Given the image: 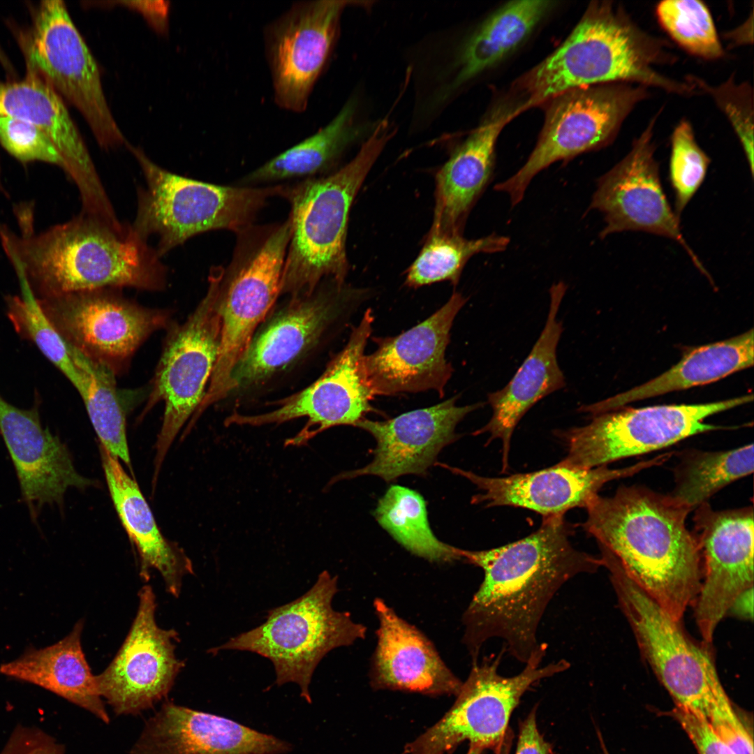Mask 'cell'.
Segmentation results:
<instances>
[{
  "instance_id": "6da1fadb",
  "label": "cell",
  "mask_w": 754,
  "mask_h": 754,
  "mask_svg": "<svg viewBox=\"0 0 754 754\" xmlns=\"http://www.w3.org/2000/svg\"><path fill=\"white\" fill-rule=\"evenodd\" d=\"M573 526L564 516L542 517L540 528L509 544L485 550L459 549L461 559L480 568L484 577L463 615V642L472 661L490 639L526 663L541 643L538 630L560 588L602 566L600 558L573 547Z\"/></svg>"
},
{
  "instance_id": "7a4b0ae2",
  "label": "cell",
  "mask_w": 754,
  "mask_h": 754,
  "mask_svg": "<svg viewBox=\"0 0 754 754\" xmlns=\"http://www.w3.org/2000/svg\"><path fill=\"white\" fill-rule=\"evenodd\" d=\"M583 529L600 557L615 561L672 619L693 605L702 579L701 556L686 521L691 512L668 494L638 485L598 495L586 508Z\"/></svg>"
},
{
  "instance_id": "3957f363",
  "label": "cell",
  "mask_w": 754,
  "mask_h": 754,
  "mask_svg": "<svg viewBox=\"0 0 754 754\" xmlns=\"http://www.w3.org/2000/svg\"><path fill=\"white\" fill-rule=\"evenodd\" d=\"M24 223L17 235L0 227V237L17 276L38 298L103 288L165 287L167 267L131 225L119 231L82 213L39 233Z\"/></svg>"
},
{
  "instance_id": "277c9868",
  "label": "cell",
  "mask_w": 754,
  "mask_h": 754,
  "mask_svg": "<svg viewBox=\"0 0 754 754\" xmlns=\"http://www.w3.org/2000/svg\"><path fill=\"white\" fill-rule=\"evenodd\" d=\"M672 57L665 43L640 28L622 6L592 1L566 40L518 79L515 87L525 96L524 110L571 89L609 83L695 94L691 83L657 69Z\"/></svg>"
},
{
  "instance_id": "5b68a950",
  "label": "cell",
  "mask_w": 754,
  "mask_h": 754,
  "mask_svg": "<svg viewBox=\"0 0 754 754\" xmlns=\"http://www.w3.org/2000/svg\"><path fill=\"white\" fill-rule=\"evenodd\" d=\"M396 127L378 121L357 154L324 176L284 183L281 196L290 204V237L281 295H311L324 280L343 283L348 271L347 225L353 200L371 167L393 138Z\"/></svg>"
},
{
  "instance_id": "8992f818",
  "label": "cell",
  "mask_w": 754,
  "mask_h": 754,
  "mask_svg": "<svg viewBox=\"0 0 754 754\" xmlns=\"http://www.w3.org/2000/svg\"><path fill=\"white\" fill-rule=\"evenodd\" d=\"M231 260L211 269L221 323L219 354L201 411L230 392V377L258 325L281 295V278L290 237L289 219L252 224L236 232Z\"/></svg>"
},
{
  "instance_id": "52a82bcc",
  "label": "cell",
  "mask_w": 754,
  "mask_h": 754,
  "mask_svg": "<svg viewBox=\"0 0 754 754\" xmlns=\"http://www.w3.org/2000/svg\"><path fill=\"white\" fill-rule=\"evenodd\" d=\"M127 147L140 164L146 186L138 191L132 228L142 238L158 239L162 256L188 239L214 230L235 233L253 224L268 200L281 195L283 184L223 186L177 175L149 159L142 149Z\"/></svg>"
},
{
  "instance_id": "ba28073f",
  "label": "cell",
  "mask_w": 754,
  "mask_h": 754,
  "mask_svg": "<svg viewBox=\"0 0 754 754\" xmlns=\"http://www.w3.org/2000/svg\"><path fill=\"white\" fill-rule=\"evenodd\" d=\"M337 577L323 570L304 595L269 609L261 625L209 650L246 651L270 660L276 683H297L300 696L311 703L309 687L320 660L332 650L364 639L367 628L346 612L333 609Z\"/></svg>"
},
{
  "instance_id": "9c48e42d",
  "label": "cell",
  "mask_w": 754,
  "mask_h": 754,
  "mask_svg": "<svg viewBox=\"0 0 754 754\" xmlns=\"http://www.w3.org/2000/svg\"><path fill=\"white\" fill-rule=\"evenodd\" d=\"M547 646L541 643L519 674L505 677L498 667L505 651L473 663L451 709L434 726L408 744L406 754H445L460 743L469 747L497 751L507 732L510 718L525 692L541 679L568 670L565 659L541 663Z\"/></svg>"
},
{
  "instance_id": "30bf717a",
  "label": "cell",
  "mask_w": 754,
  "mask_h": 754,
  "mask_svg": "<svg viewBox=\"0 0 754 754\" xmlns=\"http://www.w3.org/2000/svg\"><path fill=\"white\" fill-rule=\"evenodd\" d=\"M647 88L609 83L577 87L552 97L544 103V124L526 163L494 190L508 195L515 207L540 171L608 145L632 110L647 97Z\"/></svg>"
},
{
  "instance_id": "8fae6325",
  "label": "cell",
  "mask_w": 754,
  "mask_h": 754,
  "mask_svg": "<svg viewBox=\"0 0 754 754\" xmlns=\"http://www.w3.org/2000/svg\"><path fill=\"white\" fill-rule=\"evenodd\" d=\"M618 603L639 649L670 693L675 706L707 720L723 688L708 650L680 626L615 562L605 564Z\"/></svg>"
},
{
  "instance_id": "7c38bea8",
  "label": "cell",
  "mask_w": 754,
  "mask_h": 754,
  "mask_svg": "<svg viewBox=\"0 0 754 754\" xmlns=\"http://www.w3.org/2000/svg\"><path fill=\"white\" fill-rule=\"evenodd\" d=\"M21 45L27 72L81 113L101 148L126 145L108 104L96 59L64 1L40 3Z\"/></svg>"
},
{
  "instance_id": "4fadbf2b",
  "label": "cell",
  "mask_w": 754,
  "mask_h": 754,
  "mask_svg": "<svg viewBox=\"0 0 754 754\" xmlns=\"http://www.w3.org/2000/svg\"><path fill=\"white\" fill-rule=\"evenodd\" d=\"M752 401L751 394L706 404L622 407L595 415L586 425L557 431L568 447L560 463L585 469L607 466L696 434L727 429L704 420Z\"/></svg>"
},
{
  "instance_id": "5bb4252c",
  "label": "cell",
  "mask_w": 754,
  "mask_h": 754,
  "mask_svg": "<svg viewBox=\"0 0 754 754\" xmlns=\"http://www.w3.org/2000/svg\"><path fill=\"white\" fill-rule=\"evenodd\" d=\"M221 323L216 288L205 295L182 324L172 326L165 341L146 409L163 401L156 441L155 475L177 434L198 409L217 360Z\"/></svg>"
},
{
  "instance_id": "9a60e30c",
  "label": "cell",
  "mask_w": 754,
  "mask_h": 754,
  "mask_svg": "<svg viewBox=\"0 0 754 754\" xmlns=\"http://www.w3.org/2000/svg\"><path fill=\"white\" fill-rule=\"evenodd\" d=\"M66 342L115 375L140 346L170 323V313L142 306L103 288L38 298Z\"/></svg>"
},
{
  "instance_id": "2e32d148",
  "label": "cell",
  "mask_w": 754,
  "mask_h": 754,
  "mask_svg": "<svg viewBox=\"0 0 754 754\" xmlns=\"http://www.w3.org/2000/svg\"><path fill=\"white\" fill-rule=\"evenodd\" d=\"M348 1L297 2L270 22L265 47L274 99L293 112L306 110L338 39Z\"/></svg>"
},
{
  "instance_id": "e0dca14e",
  "label": "cell",
  "mask_w": 754,
  "mask_h": 754,
  "mask_svg": "<svg viewBox=\"0 0 754 754\" xmlns=\"http://www.w3.org/2000/svg\"><path fill=\"white\" fill-rule=\"evenodd\" d=\"M373 321L372 312L367 309L343 350L309 387L279 401L272 411L252 415L235 413L226 419L225 424H278L306 417L304 427L286 441V446L306 445L317 434L334 426H355L372 409L373 396L364 382L361 364Z\"/></svg>"
},
{
  "instance_id": "ac0fdd59",
  "label": "cell",
  "mask_w": 754,
  "mask_h": 754,
  "mask_svg": "<svg viewBox=\"0 0 754 754\" xmlns=\"http://www.w3.org/2000/svg\"><path fill=\"white\" fill-rule=\"evenodd\" d=\"M694 511L692 533L702 566L695 619L709 645L734 599L753 586V508L715 510L706 502Z\"/></svg>"
},
{
  "instance_id": "d6986e66",
  "label": "cell",
  "mask_w": 754,
  "mask_h": 754,
  "mask_svg": "<svg viewBox=\"0 0 754 754\" xmlns=\"http://www.w3.org/2000/svg\"><path fill=\"white\" fill-rule=\"evenodd\" d=\"M653 118L634 140L628 154L597 182L589 209L604 216L601 239L612 233L643 231L670 238L687 252L696 267L709 274L683 236L680 218L672 210L660 182L656 161Z\"/></svg>"
},
{
  "instance_id": "ffe728a7",
  "label": "cell",
  "mask_w": 754,
  "mask_h": 754,
  "mask_svg": "<svg viewBox=\"0 0 754 754\" xmlns=\"http://www.w3.org/2000/svg\"><path fill=\"white\" fill-rule=\"evenodd\" d=\"M139 604L131 629L110 664L95 676L98 691L117 716L138 715L165 697L184 667L177 658L173 629L160 628L155 620L152 588L139 591Z\"/></svg>"
},
{
  "instance_id": "44dd1931",
  "label": "cell",
  "mask_w": 754,
  "mask_h": 754,
  "mask_svg": "<svg viewBox=\"0 0 754 754\" xmlns=\"http://www.w3.org/2000/svg\"><path fill=\"white\" fill-rule=\"evenodd\" d=\"M467 299L454 292L425 320L402 334L378 340L364 355L361 371L372 396L434 390L443 395L452 368L445 357L450 332Z\"/></svg>"
},
{
  "instance_id": "7402d4cb",
  "label": "cell",
  "mask_w": 754,
  "mask_h": 754,
  "mask_svg": "<svg viewBox=\"0 0 754 754\" xmlns=\"http://www.w3.org/2000/svg\"><path fill=\"white\" fill-rule=\"evenodd\" d=\"M668 459L669 454L663 453L620 468L603 466L585 469L559 462L542 470L501 478L485 477L442 466L468 479L482 491L473 496L472 503H481L487 508H521L548 517L564 516L567 511L575 508H586L606 483L632 476Z\"/></svg>"
},
{
  "instance_id": "603a6c76",
  "label": "cell",
  "mask_w": 754,
  "mask_h": 754,
  "mask_svg": "<svg viewBox=\"0 0 754 754\" xmlns=\"http://www.w3.org/2000/svg\"><path fill=\"white\" fill-rule=\"evenodd\" d=\"M325 281L311 295L291 298L286 308L253 337L232 370L231 392L262 382L317 343L354 292L343 283Z\"/></svg>"
},
{
  "instance_id": "cb8c5ba5",
  "label": "cell",
  "mask_w": 754,
  "mask_h": 754,
  "mask_svg": "<svg viewBox=\"0 0 754 754\" xmlns=\"http://www.w3.org/2000/svg\"><path fill=\"white\" fill-rule=\"evenodd\" d=\"M457 398L385 421L362 418L355 426L375 438L374 459L363 468L344 472L332 481L372 475L389 482L404 475H424L440 451L458 438L455 428L459 422L484 405L480 402L458 406Z\"/></svg>"
},
{
  "instance_id": "d4e9b609",
  "label": "cell",
  "mask_w": 754,
  "mask_h": 754,
  "mask_svg": "<svg viewBox=\"0 0 754 754\" xmlns=\"http://www.w3.org/2000/svg\"><path fill=\"white\" fill-rule=\"evenodd\" d=\"M0 115L25 120L49 138L79 191L81 212L102 219L113 216L86 145L63 98L51 87L29 72L20 81H0Z\"/></svg>"
},
{
  "instance_id": "484cf974",
  "label": "cell",
  "mask_w": 754,
  "mask_h": 754,
  "mask_svg": "<svg viewBox=\"0 0 754 754\" xmlns=\"http://www.w3.org/2000/svg\"><path fill=\"white\" fill-rule=\"evenodd\" d=\"M0 432L32 519L46 504L61 505L68 488L94 484L77 473L59 438L43 427L37 407L17 408L0 394Z\"/></svg>"
},
{
  "instance_id": "4316f807",
  "label": "cell",
  "mask_w": 754,
  "mask_h": 754,
  "mask_svg": "<svg viewBox=\"0 0 754 754\" xmlns=\"http://www.w3.org/2000/svg\"><path fill=\"white\" fill-rule=\"evenodd\" d=\"M292 748L231 719L168 702L145 722L130 754H285Z\"/></svg>"
},
{
  "instance_id": "83f0119b",
  "label": "cell",
  "mask_w": 754,
  "mask_h": 754,
  "mask_svg": "<svg viewBox=\"0 0 754 754\" xmlns=\"http://www.w3.org/2000/svg\"><path fill=\"white\" fill-rule=\"evenodd\" d=\"M374 605L378 628L369 672L373 687L457 695L463 682L448 667L428 637L382 599H375Z\"/></svg>"
},
{
  "instance_id": "f1b7e54d",
  "label": "cell",
  "mask_w": 754,
  "mask_h": 754,
  "mask_svg": "<svg viewBox=\"0 0 754 754\" xmlns=\"http://www.w3.org/2000/svg\"><path fill=\"white\" fill-rule=\"evenodd\" d=\"M566 290L567 286L562 281L551 286L549 309L541 334L509 383L502 389L488 394L491 417L473 433L489 434L488 443L501 440L502 472L509 466L511 437L519 422L538 401L566 386L565 376L557 361L556 348L563 330L557 314Z\"/></svg>"
},
{
  "instance_id": "f546056e",
  "label": "cell",
  "mask_w": 754,
  "mask_h": 754,
  "mask_svg": "<svg viewBox=\"0 0 754 754\" xmlns=\"http://www.w3.org/2000/svg\"><path fill=\"white\" fill-rule=\"evenodd\" d=\"M521 112L519 106L498 110L454 150L436 175L430 232L462 235L471 209L492 179L500 133Z\"/></svg>"
},
{
  "instance_id": "4dcf8cb0",
  "label": "cell",
  "mask_w": 754,
  "mask_h": 754,
  "mask_svg": "<svg viewBox=\"0 0 754 754\" xmlns=\"http://www.w3.org/2000/svg\"><path fill=\"white\" fill-rule=\"evenodd\" d=\"M557 2L516 0L487 17L461 43L442 70L441 85L433 95L436 106L447 103L461 87L494 66L518 47Z\"/></svg>"
},
{
  "instance_id": "1f68e13d",
  "label": "cell",
  "mask_w": 754,
  "mask_h": 754,
  "mask_svg": "<svg viewBox=\"0 0 754 754\" xmlns=\"http://www.w3.org/2000/svg\"><path fill=\"white\" fill-rule=\"evenodd\" d=\"M100 454L113 504L140 556V575L147 580L149 570L156 569L168 592L178 597L184 576L193 574L190 559L161 533L138 484L124 471L119 459L101 444Z\"/></svg>"
},
{
  "instance_id": "d6a6232c",
  "label": "cell",
  "mask_w": 754,
  "mask_h": 754,
  "mask_svg": "<svg viewBox=\"0 0 754 754\" xmlns=\"http://www.w3.org/2000/svg\"><path fill=\"white\" fill-rule=\"evenodd\" d=\"M78 621L64 639L50 646L27 649L0 666V673L42 687L88 711L105 724L110 716L83 653Z\"/></svg>"
},
{
  "instance_id": "836d02e7",
  "label": "cell",
  "mask_w": 754,
  "mask_h": 754,
  "mask_svg": "<svg viewBox=\"0 0 754 754\" xmlns=\"http://www.w3.org/2000/svg\"><path fill=\"white\" fill-rule=\"evenodd\" d=\"M753 362L751 329L732 338L695 348L658 376L603 401L582 405L578 411L592 415L614 411L635 401L715 382L753 366Z\"/></svg>"
},
{
  "instance_id": "e575fe53",
  "label": "cell",
  "mask_w": 754,
  "mask_h": 754,
  "mask_svg": "<svg viewBox=\"0 0 754 754\" xmlns=\"http://www.w3.org/2000/svg\"><path fill=\"white\" fill-rule=\"evenodd\" d=\"M357 107V98L351 96L317 132L247 174L237 185L269 186L326 175L344 151L357 140L366 139L378 123L360 122Z\"/></svg>"
},
{
  "instance_id": "d590c367",
  "label": "cell",
  "mask_w": 754,
  "mask_h": 754,
  "mask_svg": "<svg viewBox=\"0 0 754 754\" xmlns=\"http://www.w3.org/2000/svg\"><path fill=\"white\" fill-rule=\"evenodd\" d=\"M754 470L753 444L721 451L682 452L674 468V487L668 495L694 510L720 489Z\"/></svg>"
},
{
  "instance_id": "8d00e7d4",
  "label": "cell",
  "mask_w": 754,
  "mask_h": 754,
  "mask_svg": "<svg viewBox=\"0 0 754 754\" xmlns=\"http://www.w3.org/2000/svg\"><path fill=\"white\" fill-rule=\"evenodd\" d=\"M379 524L411 553L437 563L461 559L459 549L439 540L427 519L426 503L417 491L392 485L374 511Z\"/></svg>"
},
{
  "instance_id": "74e56055",
  "label": "cell",
  "mask_w": 754,
  "mask_h": 754,
  "mask_svg": "<svg viewBox=\"0 0 754 754\" xmlns=\"http://www.w3.org/2000/svg\"><path fill=\"white\" fill-rule=\"evenodd\" d=\"M510 243L506 236L491 234L475 239L462 235L430 232L406 276L409 286L419 287L450 281L456 285L466 263L475 254L503 251Z\"/></svg>"
},
{
  "instance_id": "f35d334b",
  "label": "cell",
  "mask_w": 754,
  "mask_h": 754,
  "mask_svg": "<svg viewBox=\"0 0 754 754\" xmlns=\"http://www.w3.org/2000/svg\"><path fill=\"white\" fill-rule=\"evenodd\" d=\"M79 360L83 379L77 392L101 444L131 467L126 417L116 387L115 374L81 353Z\"/></svg>"
},
{
  "instance_id": "ab89813d",
  "label": "cell",
  "mask_w": 754,
  "mask_h": 754,
  "mask_svg": "<svg viewBox=\"0 0 754 754\" xmlns=\"http://www.w3.org/2000/svg\"><path fill=\"white\" fill-rule=\"evenodd\" d=\"M17 278L21 293L7 300L9 318L15 329L33 341L77 391L83 374L75 362L73 348L51 324L27 282L21 276Z\"/></svg>"
},
{
  "instance_id": "60d3db41",
  "label": "cell",
  "mask_w": 754,
  "mask_h": 754,
  "mask_svg": "<svg viewBox=\"0 0 754 754\" xmlns=\"http://www.w3.org/2000/svg\"><path fill=\"white\" fill-rule=\"evenodd\" d=\"M658 21L669 36L689 53L705 59L724 51L708 7L697 0H667L656 6Z\"/></svg>"
},
{
  "instance_id": "b9f144b4",
  "label": "cell",
  "mask_w": 754,
  "mask_h": 754,
  "mask_svg": "<svg viewBox=\"0 0 754 754\" xmlns=\"http://www.w3.org/2000/svg\"><path fill=\"white\" fill-rule=\"evenodd\" d=\"M710 159L697 144L691 124L682 120L671 136L670 179L679 218L702 184Z\"/></svg>"
},
{
  "instance_id": "7bdbcfd3",
  "label": "cell",
  "mask_w": 754,
  "mask_h": 754,
  "mask_svg": "<svg viewBox=\"0 0 754 754\" xmlns=\"http://www.w3.org/2000/svg\"><path fill=\"white\" fill-rule=\"evenodd\" d=\"M688 80L696 89L707 92L725 113L742 145L753 175V91L749 84H737L732 77L715 87L697 77Z\"/></svg>"
},
{
  "instance_id": "ee69618b",
  "label": "cell",
  "mask_w": 754,
  "mask_h": 754,
  "mask_svg": "<svg viewBox=\"0 0 754 754\" xmlns=\"http://www.w3.org/2000/svg\"><path fill=\"white\" fill-rule=\"evenodd\" d=\"M0 145L22 163L40 161L63 169V161L49 138L32 124L0 115Z\"/></svg>"
},
{
  "instance_id": "f6af8a7d",
  "label": "cell",
  "mask_w": 754,
  "mask_h": 754,
  "mask_svg": "<svg viewBox=\"0 0 754 754\" xmlns=\"http://www.w3.org/2000/svg\"><path fill=\"white\" fill-rule=\"evenodd\" d=\"M707 722L716 734L737 754H753L752 735L737 714L723 687L715 695Z\"/></svg>"
},
{
  "instance_id": "bcb514c9",
  "label": "cell",
  "mask_w": 754,
  "mask_h": 754,
  "mask_svg": "<svg viewBox=\"0 0 754 754\" xmlns=\"http://www.w3.org/2000/svg\"><path fill=\"white\" fill-rule=\"evenodd\" d=\"M670 715L680 724L698 754H737L716 734L704 718L677 706Z\"/></svg>"
},
{
  "instance_id": "7dc6e473",
  "label": "cell",
  "mask_w": 754,
  "mask_h": 754,
  "mask_svg": "<svg viewBox=\"0 0 754 754\" xmlns=\"http://www.w3.org/2000/svg\"><path fill=\"white\" fill-rule=\"evenodd\" d=\"M65 751L64 745L43 729L18 725L0 754H65Z\"/></svg>"
},
{
  "instance_id": "c3c4849f",
  "label": "cell",
  "mask_w": 754,
  "mask_h": 754,
  "mask_svg": "<svg viewBox=\"0 0 754 754\" xmlns=\"http://www.w3.org/2000/svg\"><path fill=\"white\" fill-rule=\"evenodd\" d=\"M515 754H552V745L538 730L535 709L521 723Z\"/></svg>"
},
{
  "instance_id": "681fc988",
  "label": "cell",
  "mask_w": 754,
  "mask_h": 754,
  "mask_svg": "<svg viewBox=\"0 0 754 754\" xmlns=\"http://www.w3.org/2000/svg\"><path fill=\"white\" fill-rule=\"evenodd\" d=\"M140 13L159 32H165L168 27L169 2L165 1H114Z\"/></svg>"
},
{
  "instance_id": "f907efd6",
  "label": "cell",
  "mask_w": 754,
  "mask_h": 754,
  "mask_svg": "<svg viewBox=\"0 0 754 754\" xmlns=\"http://www.w3.org/2000/svg\"><path fill=\"white\" fill-rule=\"evenodd\" d=\"M727 614H731L744 620H753V586L744 590L734 599Z\"/></svg>"
},
{
  "instance_id": "816d5d0a",
  "label": "cell",
  "mask_w": 754,
  "mask_h": 754,
  "mask_svg": "<svg viewBox=\"0 0 754 754\" xmlns=\"http://www.w3.org/2000/svg\"><path fill=\"white\" fill-rule=\"evenodd\" d=\"M753 24V14L741 27L733 30L730 34L727 36L729 38L736 44L749 43V41L753 40V34H748L749 29H753V27L749 28V25Z\"/></svg>"
},
{
  "instance_id": "f5cc1de1",
  "label": "cell",
  "mask_w": 754,
  "mask_h": 754,
  "mask_svg": "<svg viewBox=\"0 0 754 754\" xmlns=\"http://www.w3.org/2000/svg\"><path fill=\"white\" fill-rule=\"evenodd\" d=\"M484 750L479 748L469 747L466 754H483Z\"/></svg>"
},
{
  "instance_id": "db71d44e",
  "label": "cell",
  "mask_w": 754,
  "mask_h": 754,
  "mask_svg": "<svg viewBox=\"0 0 754 754\" xmlns=\"http://www.w3.org/2000/svg\"><path fill=\"white\" fill-rule=\"evenodd\" d=\"M601 746H602V751H603L602 754H609L603 742L601 743Z\"/></svg>"
},
{
  "instance_id": "11a10c76",
  "label": "cell",
  "mask_w": 754,
  "mask_h": 754,
  "mask_svg": "<svg viewBox=\"0 0 754 754\" xmlns=\"http://www.w3.org/2000/svg\"><path fill=\"white\" fill-rule=\"evenodd\" d=\"M0 59H1V60L2 61H3L4 63H6V61H5V57H4V56H3V55L2 54H1V50H0Z\"/></svg>"
}]
</instances>
